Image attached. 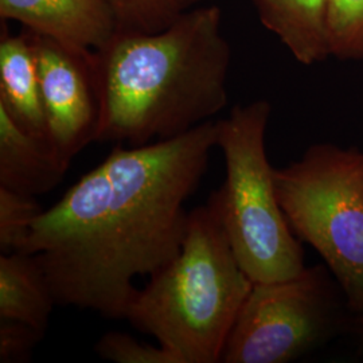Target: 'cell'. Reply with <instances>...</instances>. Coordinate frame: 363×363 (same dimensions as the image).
<instances>
[{
    "label": "cell",
    "mask_w": 363,
    "mask_h": 363,
    "mask_svg": "<svg viewBox=\"0 0 363 363\" xmlns=\"http://www.w3.org/2000/svg\"><path fill=\"white\" fill-rule=\"evenodd\" d=\"M42 211L37 196L0 187V255L16 252L23 247Z\"/></svg>",
    "instance_id": "15"
},
{
    "label": "cell",
    "mask_w": 363,
    "mask_h": 363,
    "mask_svg": "<svg viewBox=\"0 0 363 363\" xmlns=\"http://www.w3.org/2000/svg\"><path fill=\"white\" fill-rule=\"evenodd\" d=\"M94 350L100 358L115 363H181L177 355L163 346L142 343L121 331L104 334Z\"/></svg>",
    "instance_id": "16"
},
{
    "label": "cell",
    "mask_w": 363,
    "mask_h": 363,
    "mask_svg": "<svg viewBox=\"0 0 363 363\" xmlns=\"http://www.w3.org/2000/svg\"><path fill=\"white\" fill-rule=\"evenodd\" d=\"M67 169L46 139L19 127L0 108V187L39 196L55 189Z\"/></svg>",
    "instance_id": "9"
},
{
    "label": "cell",
    "mask_w": 363,
    "mask_h": 363,
    "mask_svg": "<svg viewBox=\"0 0 363 363\" xmlns=\"http://www.w3.org/2000/svg\"><path fill=\"white\" fill-rule=\"evenodd\" d=\"M0 108L23 130L48 140L38 61L31 31L3 30L0 39Z\"/></svg>",
    "instance_id": "10"
},
{
    "label": "cell",
    "mask_w": 363,
    "mask_h": 363,
    "mask_svg": "<svg viewBox=\"0 0 363 363\" xmlns=\"http://www.w3.org/2000/svg\"><path fill=\"white\" fill-rule=\"evenodd\" d=\"M57 301L34 255H0V319L16 320L42 334L50 323Z\"/></svg>",
    "instance_id": "12"
},
{
    "label": "cell",
    "mask_w": 363,
    "mask_h": 363,
    "mask_svg": "<svg viewBox=\"0 0 363 363\" xmlns=\"http://www.w3.org/2000/svg\"><path fill=\"white\" fill-rule=\"evenodd\" d=\"M252 286L210 195L190 210L181 252L150 276L125 319L181 363H220Z\"/></svg>",
    "instance_id": "3"
},
{
    "label": "cell",
    "mask_w": 363,
    "mask_h": 363,
    "mask_svg": "<svg viewBox=\"0 0 363 363\" xmlns=\"http://www.w3.org/2000/svg\"><path fill=\"white\" fill-rule=\"evenodd\" d=\"M267 100L235 105L216 121L226 178L211 193L234 253L253 283L277 281L306 269L303 242L291 230L274 186L265 136Z\"/></svg>",
    "instance_id": "4"
},
{
    "label": "cell",
    "mask_w": 363,
    "mask_h": 363,
    "mask_svg": "<svg viewBox=\"0 0 363 363\" xmlns=\"http://www.w3.org/2000/svg\"><path fill=\"white\" fill-rule=\"evenodd\" d=\"M230 61L217 6H195L155 33L116 31L93 50L96 143L139 147L210 121L228 105Z\"/></svg>",
    "instance_id": "2"
},
{
    "label": "cell",
    "mask_w": 363,
    "mask_h": 363,
    "mask_svg": "<svg viewBox=\"0 0 363 363\" xmlns=\"http://www.w3.org/2000/svg\"><path fill=\"white\" fill-rule=\"evenodd\" d=\"M0 16L88 50L100 49L117 31L108 0H0Z\"/></svg>",
    "instance_id": "8"
},
{
    "label": "cell",
    "mask_w": 363,
    "mask_h": 363,
    "mask_svg": "<svg viewBox=\"0 0 363 363\" xmlns=\"http://www.w3.org/2000/svg\"><path fill=\"white\" fill-rule=\"evenodd\" d=\"M45 334L31 325L0 319V363L30 361Z\"/></svg>",
    "instance_id": "17"
},
{
    "label": "cell",
    "mask_w": 363,
    "mask_h": 363,
    "mask_svg": "<svg viewBox=\"0 0 363 363\" xmlns=\"http://www.w3.org/2000/svg\"><path fill=\"white\" fill-rule=\"evenodd\" d=\"M259 21L301 65L330 57L327 42L328 0H253Z\"/></svg>",
    "instance_id": "11"
},
{
    "label": "cell",
    "mask_w": 363,
    "mask_h": 363,
    "mask_svg": "<svg viewBox=\"0 0 363 363\" xmlns=\"http://www.w3.org/2000/svg\"><path fill=\"white\" fill-rule=\"evenodd\" d=\"M349 331H351L357 339V347H358L357 354H358L359 359L363 361V313L351 316Z\"/></svg>",
    "instance_id": "18"
},
{
    "label": "cell",
    "mask_w": 363,
    "mask_h": 363,
    "mask_svg": "<svg viewBox=\"0 0 363 363\" xmlns=\"http://www.w3.org/2000/svg\"><path fill=\"white\" fill-rule=\"evenodd\" d=\"M201 0H108L117 31L155 33L169 26Z\"/></svg>",
    "instance_id": "13"
},
{
    "label": "cell",
    "mask_w": 363,
    "mask_h": 363,
    "mask_svg": "<svg viewBox=\"0 0 363 363\" xmlns=\"http://www.w3.org/2000/svg\"><path fill=\"white\" fill-rule=\"evenodd\" d=\"M217 143L216 121L139 147L116 144L34 222L19 249L34 255L57 306L125 319L133 280L178 256L184 203L203 179Z\"/></svg>",
    "instance_id": "1"
},
{
    "label": "cell",
    "mask_w": 363,
    "mask_h": 363,
    "mask_svg": "<svg viewBox=\"0 0 363 363\" xmlns=\"http://www.w3.org/2000/svg\"><path fill=\"white\" fill-rule=\"evenodd\" d=\"M274 186L291 230L323 259L352 315L363 313V151L316 143Z\"/></svg>",
    "instance_id": "5"
},
{
    "label": "cell",
    "mask_w": 363,
    "mask_h": 363,
    "mask_svg": "<svg viewBox=\"0 0 363 363\" xmlns=\"http://www.w3.org/2000/svg\"><path fill=\"white\" fill-rule=\"evenodd\" d=\"M30 31V30H28ZM48 142L69 169L73 159L96 143L100 96L93 50L33 33Z\"/></svg>",
    "instance_id": "7"
},
{
    "label": "cell",
    "mask_w": 363,
    "mask_h": 363,
    "mask_svg": "<svg viewBox=\"0 0 363 363\" xmlns=\"http://www.w3.org/2000/svg\"><path fill=\"white\" fill-rule=\"evenodd\" d=\"M327 42L330 57L363 60V0H328Z\"/></svg>",
    "instance_id": "14"
},
{
    "label": "cell",
    "mask_w": 363,
    "mask_h": 363,
    "mask_svg": "<svg viewBox=\"0 0 363 363\" xmlns=\"http://www.w3.org/2000/svg\"><path fill=\"white\" fill-rule=\"evenodd\" d=\"M351 313L325 264L294 277L253 283L220 363H289L349 330Z\"/></svg>",
    "instance_id": "6"
}]
</instances>
